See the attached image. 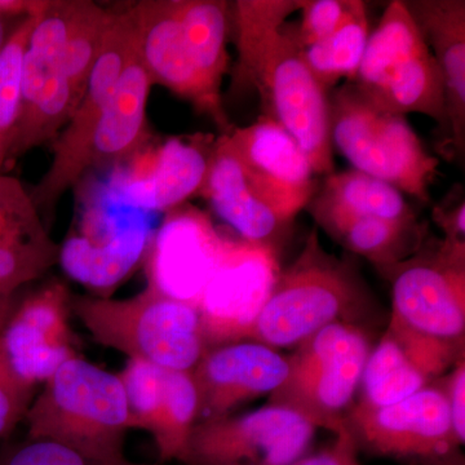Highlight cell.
I'll return each mask as SVG.
<instances>
[{"instance_id": "1", "label": "cell", "mask_w": 465, "mask_h": 465, "mask_svg": "<svg viewBox=\"0 0 465 465\" xmlns=\"http://www.w3.org/2000/svg\"><path fill=\"white\" fill-rule=\"evenodd\" d=\"M302 0H238L232 5L237 78L259 92L264 116L298 143L316 174L335 173L327 90L309 69L287 17Z\"/></svg>"}, {"instance_id": "2", "label": "cell", "mask_w": 465, "mask_h": 465, "mask_svg": "<svg viewBox=\"0 0 465 465\" xmlns=\"http://www.w3.org/2000/svg\"><path fill=\"white\" fill-rule=\"evenodd\" d=\"M379 305L358 266L323 249L317 229L298 258L278 275L271 295L242 341L298 347L333 323L367 327Z\"/></svg>"}, {"instance_id": "3", "label": "cell", "mask_w": 465, "mask_h": 465, "mask_svg": "<svg viewBox=\"0 0 465 465\" xmlns=\"http://www.w3.org/2000/svg\"><path fill=\"white\" fill-rule=\"evenodd\" d=\"M25 421L27 440L60 443L92 463L127 459L130 416L121 379L81 356L70 358L45 381Z\"/></svg>"}, {"instance_id": "4", "label": "cell", "mask_w": 465, "mask_h": 465, "mask_svg": "<svg viewBox=\"0 0 465 465\" xmlns=\"http://www.w3.org/2000/svg\"><path fill=\"white\" fill-rule=\"evenodd\" d=\"M72 312L94 341L128 360L192 371L207 349L198 308L152 281L127 299L73 296Z\"/></svg>"}, {"instance_id": "5", "label": "cell", "mask_w": 465, "mask_h": 465, "mask_svg": "<svg viewBox=\"0 0 465 465\" xmlns=\"http://www.w3.org/2000/svg\"><path fill=\"white\" fill-rule=\"evenodd\" d=\"M349 84L385 112L430 116L448 137L439 66L403 0H393L382 12L356 78Z\"/></svg>"}, {"instance_id": "6", "label": "cell", "mask_w": 465, "mask_h": 465, "mask_svg": "<svg viewBox=\"0 0 465 465\" xmlns=\"http://www.w3.org/2000/svg\"><path fill=\"white\" fill-rule=\"evenodd\" d=\"M330 122L332 148L354 170L428 203L440 159L425 150L406 116L378 108L347 84L330 100Z\"/></svg>"}, {"instance_id": "7", "label": "cell", "mask_w": 465, "mask_h": 465, "mask_svg": "<svg viewBox=\"0 0 465 465\" xmlns=\"http://www.w3.org/2000/svg\"><path fill=\"white\" fill-rule=\"evenodd\" d=\"M372 344L365 327L333 323L296 347L289 375L269 396V405L283 406L314 427L339 433L356 402L361 378Z\"/></svg>"}, {"instance_id": "8", "label": "cell", "mask_w": 465, "mask_h": 465, "mask_svg": "<svg viewBox=\"0 0 465 465\" xmlns=\"http://www.w3.org/2000/svg\"><path fill=\"white\" fill-rule=\"evenodd\" d=\"M379 272L391 283L388 324L464 351L465 246L428 237L411 258Z\"/></svg>"}, {"instance_id": "9", "label": "cell", "mask_w": 465, "mask_h": 465, "mask_svg": "<svg viewBox=\"0 0 465 465\" xmlns=\"http://www.w3.org/2000/svg\"><path fill=\"white\" fill-rule=\"evenodd\" d=\"M136 48V27L131 9L113 12L103 50L92 69L84 97L54 140V157L47 173L30 192L39 213H51L63 195L87 173L94 134Z\"/></svg>"}, {"instance_id": "10", "label": "cell", "mask_w": 465, "mask_h": 465, "mask_svg": "<svg viewBox=\"0 0 465 465\" xmlns=\"http://www.w3.org/2000/svg\"><path fill=\"white\" fill-rule=\"evenodd\" d=\"M67 0H51L36 21L21 69V106L8 168L54 142L76 108L65 69Z\"/></svg>"}, {"instance_id": "11", "label": "cell", "mask_w": 465, "mask_h": 465, "mask_svg": "<svg viewBox=\"0 0 465 465\" xmlns=\"http://www.w3.org/2000/svg\"><path fill=\"white\" fill-rule=\"evenodd\" d=\"M344 424L357 451L372 457L421 465L460 451L445 393L434 382L393 405L369 406L356 401Z\"/></svg>"}, {"instance_id": "12", "label": "cell", "mask_w": 465, "mask_h": 465, "mask_svg": "<svg viewBox=\"0 0 465 465\" xmlns=\"http://www.w3.org/2000/svg\"><path fill=\"white\" fill-rule=\"evenodd\" d=\"M317 428L283 406L200 421L186 465H292L308 454Z\"/></svg>"}, {"instance_id": "13", "label": "cell", "mask_w": 465, "mask_h": 465, "mask_svg": "<svg viewBox=\"0 0 465 465\" xmlns=\"http://www.w3.org/2000/svg\"><path fill=\"white\" fill-rule=\"evenodd\" d=\"M281 273L278 251L229 240L195 307L207 348L242 341Z\"/></svg>"}, {"instance_id": "14", "label": "cell", "mask_w": 465, "mask_h": 465, "mask_svg": "<svg viewBox=\"0 0 465 465\" xmlns=\"http://www.w3.org/2000/svg\"><path fill=\"white\" fill-rule=\"evenodd\" d=\"M240 162L251 191L291 225L320 188L298 143L277 122L262 115L255 124L222 134Z\"/></svg>"}, {"instance_id": "15", "label": "cell", "mask_w": 465, "mask_h": 465, "mask_svg": "<svg viewBox=\"0 0 465 465\" xmlns=\"http://www.w3.org/2000/svg\"><path fill=\"white\" fill-rule=\"evenodd\" d=\"M72 292L51 280L15 302L0 326V342L15 371L34 390L69 361L79 356L70 329Z\"/></svg>"}, {"instance_id": "16", "label": "cell", "mask_w": 465, "mask_h": 465, "mask_svg": "<svg viewBox=\"0 0 465 465\" xmlns=\"http://www.w3.org/2000/svg\"><path fill=\"white\" fill-rule=\"evenodd\" d=\"M130 9L136 27L137 54L153 85H162L188 101L223 134H231L234 127L226 115L222 94L211 90L193 60L177 0H143Z\"/></svg>"}, {"instance_id": "17", "label": "cell", "mask_w": 465, "mask_h": 465, "mask_svg": "<svg viewBox=\"0 0 465 465\" xmlns=\"http://www.w3.org/2000/svg\"><path fill=\"white\" fill-rule=\"evenodd\" d=\"M198 396V421L232 415L262 396H271L289 375L287 357L253 341L207 348L192 370Z\"/></svg>"}, {"instance_id": "18", "label": "cell", "mask_w": 465, "mask_h": 465, "mask_svg": "<svg viewBox=\"0 0 465 465\" xmlns=\"http://www.w3.org/2000/svg\"><path fill=\"white\" fill-rule=\"evenodd\" d=\"M170 213L157 242H152L148 281L173 298L197 305L229 240L197 208L177 207Z\"/></svg>"}, {"instance_id": "19", "label": "cell", "mask_w": 465, "mask_h": 465, "mask_svg": "<svg viewBox=\"0 0 465 465\" xmlns=\"http://www.w3.org/2000/svg\"><path fill=\"white\" fill-rule=\"evenodd\" d=\"M152 242L145 220L106 223L96 231L84 229L69 235L60 246L57 264L67 277L90 290L92 296L112 298L146 258Z\"/></svg>"}, {"instance_id": "20", "label": "cell", "mask_w": 465, "mask_h": 465, "mask_svg": "<svg viewBox=\"0 0 465 465\" xmlns=\"http://www.w3.org/2000/svg\"><path fill=\"white\" fill-rule=\"evenodd\" d=\"M58 251L30 192L17 177L0 174V296L12 298L47 273Z\"/></svg>"}, {"instance_id": "21", "label": "cell", "mask_w": 465, "mask_h": 465, "mask_svg": "<svg viewBox=\"0 0 465 465\" xmlns=\"http://www.w3.org/2000/svg\"><path fill=\"white\" fill-rule=\"evenodd\" d=\"M423 34L442 78L445 92L449 154L465 153V2L410 0L405 2Z\"/></svg>"}, {"instance_id": "22", "label": "cell", "mask_w": 465, "mask_h": 465, "mask_svg": "<svg viewBox=\"0 0 465 465\" xmlns=\"http://www.w3.org/2000/svg\"><path fill=\"white\" fill-rule=\"evenodd\" d=\"M213 143L204 134L168 139L155 153L149 170L124 183L122 200L150 213L180 207L203 188Z\"/></svg>"}, {"instance_id": "23", "label": "cell", "mask_w": 465, "mask_h": 465, "mask_svg": "<svg viewBox=\"0 0 465 465\" xmlns=\"http://www.w3.org/2000/svg\"><path fill=\"white\" fill-rule=\"evenodd\" d=\"M241 240L278 251L289 229L253 194L238 159L220 136L213 143L206 182L200 193Z\"/></svg>"}, {"instance_id": "24", "label": "cell", "mask_w": 465, "mask_h": 465, "mask_svg": "<svg viewBox=\"0 0 465 465\" xmlns=\"http://www.w3.org/2000/svg\"><path fill=\"white\" fill-rule=\"evenodd\" d=\"M152 79L136 52L125 66L92 142L88 171L114 166L136 155L149 140Z\"/></svg>"}, {"instance_id": "25", "label": "cell", "mask_w": 465, "mask_h": 465, "mask_svg": "<svg viewBox=\"0 0 465 465\" xmlns=\"http://www.w3.org/2000/svg\"><path fill=\"white\" fill-rule=\"evenodd\" d=\"M317 226L353 255L362 256L378 269L388 268L415 255L428 238L427 225L411 222L353 216L327 208L307 207Z\"/></svg>"}, {"instance_id": "26", "label": "cell", "mask_w": 465, "mask_h": 465, "mask_svg": "<svg viewBox=\"0 0 465 465\" xmlns=\"http://www.w3.org/2000/svg\"><path fill=\"white\" fill-rule=\"evenodd\" d=\"M309 204L353 216L396 222L418 219L399 189L354 168L327 174Z\"/></svg>"}, {"instance_id": "27", "label": "cell", "mask_w": 465, "mask_h": 465, "mask_svg": "<svg viewBox=\"0 0 465 465\" xmlns=\"http://www.w3.org/2000/svg\"><path fill=\"white\" fill-rule=\"evenodd\" d=\"M229 3L222 0H177L180 23L195 66L211 90L219 94L229 69Z\"/></svg>"}, {"instance_id": "28", "label": "cell", "mask_w": 465, "mask_h": 465, "mask_svg": "<svg viewBox=\"0 0 465 465\" xmlns=\"http://www.w3.org/2000/svg\"><path fill=\"white\" fill-rule=\"evenodd\" d=\"M432 382L400 341L385 330L367 358L357 402L369 406L393 405Z\"/></svg>"}, {"instance_id": "29", "label": "cell", "mask_w": 465, "mask_h": 465, "mask_svg": "<svg viewBox=\"0 0 465 465\" xmlns=\"http://www.w3.org/2000/svg\"><path fill=\"white\" fill-rule=\"evenodd\" d=\"M197 421L198 396L192 372L164 370L163 388L148 430L162 461L186 464Z\"/></svg>"}, {"instance_id": "30", "label": "cell", "mask_w": 465, "mask_h": 465, "mask_svg": "<svg viewBox=\"0 0 465 465\" xmlns=\"http://www.w3.org/2000/svg\"><path fill=\"white\" fill-rule=\"evenodd\" d=\"M366 5L351 0L347 14L322 41L302 50L309 69L326 90L341 79L353 82L370 38Z\"/></svg>"}, {"instance_id": "31", "label": "cell", "mask_w": 465, "mask_h": 465, "mask_svg": "<svg viewBox=\"0 0 465 465\" xmlns=\"http://www.w3.org/2000/svg\"><path fill=\"white\" fill-rule=\"evenodd\" d=\"M113 12L88 0H67L65 69L76 105L103 50Z\"/></svg>"}, {"instance_id": "32", "label": "cell", "mask_w": 465, "mask_h": 465, "mask_svg": "<svg viewBox=\"0 0 465 465\" xmlns=\"http://www.w3.org/2000/svg\"><path fill=\"white\" fill-rule=\"evenodd\" d=\"M47 0L29 15L21 18L18 25L9 34L8 41L0 54V174L8 168L9 154L20 116L21 69L27 42L36 21L47 7Z\"/></svg>"}, {"instance_id": "33", "label": "cell", "mask_w": 465, "mask_h": 465, "mask_svg": "<svg viewBox=\"0 0 465 465\" xmlns=\"http://www.w3.org/2000/svg\"><path fill=\"white\" fill-rule=\"evenodd\" d=\"M35 390L15 371L0 342V440L25 420Z\"/></svg>"}, {"instance_id": "34", "label": "cell", "mask_w": 465, "mask_h": 465, "mask_svg": "<svg viewBox=\"0 0 465 465\" xmlns=\"http://www.w3.org/2000/svg\"><path fill=\"white\" fill-rule=\"evenodd\" d=\"M351 0H302V21L292 29L302 50L322 41L347 14Z\"/></svg>"}, {"instance_id": "35", "label": "cell", "mask_w": 465, "mask_h": 465, "mask_svg": "<svg viewBox=\"0 0 465 465\" xmlns=\"http://www.w3.org/2000/svg\"><path fill=\"white\" fill-rule=\"evenodd\" d=\"M432 219L443 232L442 241L465 246V198L463 185H455L432 210Z\"/></svg>"}, {"instance_id": "36", "label": "cell", "mask_w": 465, "mask_h": 465, "mask_svg": "<svg viewBox=\"0 0 465 465\" xmlns=\"http://www.w3.org/2000/svg\"><path fill=\"white\" fill-rule=\"evenodd\" d=\"M446 402H448L450 418L460 445L465 443V358L451 367V371L440 382Z\"/></svg>"}, {"instance_id": "37", "label": "cell", "mask_w": 465, "mask_h": 465, "mask_svg": "<svg viewBox=\"0 0 465 465\" xmlns=\"http://www.w3.org/2000/svg\"><path fill=\"white\" fill-rule=\"evenodd\" d=\"M292 465H361L358 451L347 430L336 436L335 442L314 454L300 458Z\"/></svg>"}, {"instance_id": "38", "label": "cell", "mask_w": 465, "mask_h": 465, "mask_svg": "<svg viewBox=\"0 0 465 465\" xmlns=\"http://www.w3.org/2000/svg\"><path fill=\"white\" fill-rule=\"evenodd\" d=\"M15 302H16L15 296H12V298L0 296V326L5 322V318L8 317L9 312L14 308Z\"/></svg>"}, {"instance_id": "39", "label": "cell", "mask_w": 465, "mask_h": 465, "mask_svg": "<svg viewBox=\"0 0 465 465\" xmlns=\"http://www.w3.org/2000/svg\"><path fill=\"white\" fill-rule=\"evenodd\" d=\"M8 17L0 11V54H2L3 48H5V43L8 41V29H7Z\"/></svg>"}, {"instance_id": "40", "label": "cell", "mask_w": 465, "mask_h": 465, "mask_svg": "<svg viewBox=\"0 0 465 465\" xmlns=\"http://www.w3.org/2000/svg\"><path fill=\"white\" fill-rule=\"evenodd\" d=\"M421 465H465V458L464 455L459 451L457 454L451 455V457L442 459V460Z\"/></svg>"}, {"instance_id": "41", "label": "cell", "mask_w": 465, "mask_h": 465, "mask_svg": "<svg viewBox=\"0 0 465 465\" xmlns=\"http://www.w3.org/2000/svg\"><path fill=\"white\" fill-rule=\"evenodd\" d=\"M100 465H159V464H146V463H134V461L125 460L118 461V463H110V464H100Z\"/></svg>"}]
</instances>
